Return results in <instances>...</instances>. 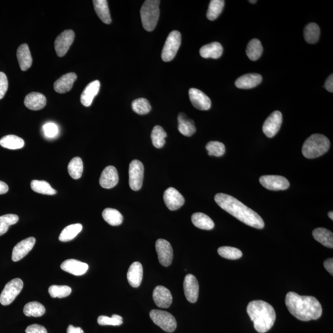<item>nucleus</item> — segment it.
<instances>
[{"label": "nucleus", "instance_id": "obj_46", "mask_svg": "<svg viewBox=\"0 0 333 333\" xmlns=\"http://www.w3.org/2000/svg\"><path fill=\"white\" fill-rule=\"evenodd\" d=\"M206 148L209 155H214L216 157H221L225 152L224 144L219 142H210L207 143Z\"/></svg>", "mask_w": 333, "mask_h": 333}, {"label": "nucleus", "instance_id": "obj_2", "mask_svg": "<svg viewBox=\"0 0 333 333\" xmlns=\"http://www.w3.org/2000/svg\"><path fill=\"white\" fill-rule=\"evenodd\" d=\"M285 303L289 312L303 322L319 319L322 315V305L313 296L289 292L286 295Z\"/></svg>", "mask_w": 333, "mask_h": 333}, {"label": "nucleus", "instance_id": "obj_3", "mask_svg": "<svg viewBox=\"0 0 333 333\" xmlns=\"http://www.w3.org/2000/svg\"><path fill=\"white\" fill-rule=\"evenodd\" d=\"M247 312L253 323L257 331L265 333L272 328L276 320L274 308L267 302L258 300L250 302Z\"/></svg>", "mask_w": 333, "mask_h": 333}, {"label": "nucleus", "instance_id": "obj_50", "mask_svg": "<svg viewBox=\"0 0 333 333\" xmlns=\"http://www.w3.org/2000/svg\"><path fill=\"white\" fill-rule=\"evenodd\" d=\"M26 333H48L47 329L44 326L33 324L27 327L26 329Z\"/></svg>", "mask_w": 333, "mask_h": 333}, {"label": "nucleus", "instance_id": "obj_5", "mask_svg": "<svg viewBox=\"0 0 333 333\" xmlns=\"http://www.w3.org/2000/svg\"><path fill=\"white\" fill-rule=\"evenodd\" d=\"M160 4L159 0H146L142 6L140 14L146 31H152L157 25L160 14Z\"/></svg>", "mask_w": 333, "mask_h": 333}, {"label": "nucleus", "instance_id": "obj_7", "mask_svg": "<svg viewBox=\"0 0 333 333\" xmlns=\"http://www.w3.org/2000/svg\"><path fill=\"white\" fill-rule=\"evenodd\" d=\"M150 318L155 325L160 326L164 331L172 332L177 328V321L172 314L160 310L150 311Z\"/></svg>", "mask_w": 333, "mask_h": 333}, {"label": "nucleus", "instance_id": "obj_28", "mask_svg": "<svg viewBox=\"0 0 333 333\" xmlns=\"http://www.w3.org/2000/svg\"><path fill=\"white\" fill-rule=\"evenodd\" d=\"M179 130L183 135L191 136L195 132V128L193 121L188 118L183 113H180L178 116Z\"/></svg>", "mask_w": 333, "mask_h": 333}, {"label": "nucleus", "instance_id": "obj_32", "mask_svg": "<svg viewBox=\"0 0 333 333\" xmlns=\"http://www.w3.org/2000/svg\"><path fill=\"white\" fill-rule=\"evenodd\" d=\"M25 145L24 140L20 137L10 135L5 136L0 140V145L5 148L9 149H19L23 148Z\"/></svg>", "mask_w": 333, "mask_h": 333}, {"label": "nucleus", "instance_id": "obj_40", "mask_svg": "<svg viewBox=\"0 0 333 333\" xmlns=\"http://www.w3.org/2000/svg\"><path fill=\"white\" fill-rule=\"evenodd\" d=\"M167 136V133L163 127L160 125L155 126L151 133L152 142L154 147L156 148H163L166 143Z\"/></svg>", "mask_w": 333, "mask_h": 333}, {"label": "nucleus", "instance_id": "obj_55", "mask_svg": "<svg viewBox=\"0 0 333 333\" xmlns=\"http://www.w3.org/2000/svg\"><path fill=\"white\" fill-rule=\"evenodd\" d=\"M328 217H329V219H331L332 220H332H333V212H332V211L329 212L328 213Z\"/></svg>", "mask_w": 333, "mask_h": 333}, {"label": "nucleus", "instance_id": "obj_30", "mask_svg": "<svg viewBox=\"0 0 333 333\" xmlns=\"http://www.w3.org/2000/svg\"><path fill=\"white\" fill-rule=\"evenodd\" d=\"M314 239L323 244L324 246L332 248L333 234L331 231L324 228H318L313 231Z\"/></svg>", "mask_w": 333, "mask_h": 333}, {"label": "nucleus", "instance_id": "obj_51", "mask_svg": "<svg viewBox=\"0 0 333 333\" xmlns=\"http://www.w3.org/2000/svg\"><path fill=\"white\" fill-rule=\"evenodd\" d=\"M324 267H325V269L328 271V272L332 276L333 275V259L332 258H330L326 259L325 262H324Z\"/></svg>", "mask_w": 333, "mask_h": 333}, {"label": "nucleus", "instance_id": "obj_14", "mask_svg": "<svg viewBox=\"0 0 333 333\" xmlns=\"http://www.w3.org/2000/svg\"><path fill=\"white\" fill-rule=\"evenodd\" d=\"M189 96L195 108L207 111L211 108V100L202 91L192 88L189 90Z\"/></svg>", "mask_w": 333, "mask_h": 333}, {"label": "nucleus", "instance_id": "obj_48", "mask_svg": "<svg viewBox=\"0 0 333 333\" xmlns=\"http://www.w3.org/2000/svg\"><path fill=\"white\" fill-rule=\"evenodd\" d=\"M43 129H44L45 135L51 139L54 138L59 132L56 124L52 123V122L45 124Z\"/></svg>", "mask_w": 333, "mask_h": 333}, {"label": "nucleus", "instance_id": "obj_19", "mask_svg": "<svg viewBox=\"0 0 333 333\" xmlns=\"http://www.w3.org/2000/svg\"><path fill=\"white\" fill-rule=\"evenodd\" d=\"M119 182V175L117 169L114 166H110L103 170L100 179V184L106 189L114 188Z\"/></svg>", "mask_w": 333, "mask_h": 333}, {"label": "nucleus", "instance_id": "obj_10", "mask_svg": "<svg viewBox=\"0 0 333 333\" xmlns=\"http://www.w3.org/2000/svg\"><path fill=\"white\" fill-rule=\"evenodd\" d=\"M283 122L282 112L274 111L268 117L263 125V132L268 138H273L279 132Z\"/></svg>", "mask_w": 333, "mask_h": 333}, {"label": "nucleus", "instance_id": "obj_9", "mask_svg": "<svg viewBox=\"0 0 333 333\" xmlns=\"http://www.w3.org/2000/svg\"><path fill=\"white\" fill-rule=\"evenodd\" d=\"M129 185L133 191H139L143 185L144 166L141 161L133 160L129 166Z\"/></svg>", "mask_w": 333, "mask_h": 333}, {"label": "nucleus", "instance_id": "obj_16", "mask_svg": "<svg viewBox=\"0 0 333 333\" xmlns=\"http://www.w3.org/2000/svg\"><path fill=\"white\" fill-rule=\"evenodd\" d=\"M183 288L186 299L191 303L197 302L199 296V283L193 275L188 274L185 278Z\"/></svg>", "mask_w": 333, "mask_h": 333}, {"label": "nucleus", "instance_id": "obj_56", "mask_svg": "<svg viewBox=\"0 0 333 333\" xmlns=\"http://www.w3.org/2000/svg\"><path fill=\"white\" fill-rule=\"evenodd\" d=\"M249 2L250 3V4H256V3L257 2L256 0H254V1H249Z\"/></svg>", "mask_w": 333, "mask_h": 333}, {"label": "nucleus", "instance_id": "obj_11", "mask_svg": "<svg viewBox=\"0 0 333 333\" xmlns=\"http://www.w3.org/2000/svg\"><path fill=\"white\" fill-rule=\"evenodd\" d=\"M259 181L264 188L271 191L285 190L290 185L288 180L279 175L262 176Z\"/></svg>", "mask_w": 333, "mask_h": 333}, {"label": "nucleus", "instance_id": "obj_17", "mask_svg": "<svg viewBox=\"0 0 333 333\" xmlns=\"http://www.w3.org/2000/svg\"><path fill=\"white\" fill-rule=\"evenodd\" d=\"M36 242L35 238L30 237L20 241L14 246L12 253V260L14 262L19 261L33 249Z\"/></svg>", "mask_w": 333, "mask_h": 333}, {"label": "nucleus", "instance_id": "obj_36", "mask_svg": "<svg viewBox=\"0 0 333 333\" xmlns=\"http://www.w3.org/2000/svg\"><path fill=\"white\" fill-rule=\"evenodd\" d=\"M103 218L111 226H119L123 222V216L117 210L112 208H106L102 213Z\"/></svg>", "mask_w": 333, "mask_h": 333}, {"label": "nucleus", "instance_id": "obj_34", "mask_svg": "<svg viewBox=\"0 0 333 333\" xmlns=\"http://www.w3.org/2000/svg\"><path fill=\"white\" fill-rule=\"evenodd\" d=\"M82 228L83 227L81 224L68 225L61 232L59 237L60 241L62 242H68V241L74 240L82 230Z\"/></svg>", "mask_w": 333, "mask_h": 333}, {"label": "nucleus", "instance_id": "obj_31", "mask_svg": "<svg viewBox=\"0 0 333 333\" xmlns=\"http://www.w3.org/2000/svg\"><path fill=\"white\" fill-rule=\"evenodd\" d=\"M94 10L103 22L110 24L112 22L111 14L108 7V2L106 0H94L93 1Z\"/></svg>", "mask_w": 333, "mask_h": 333}, {"label": "nucleus", "instance_id": "obj_12", "mask_svg": "<svg viewBox=\"0 0 333 333\" xmlns=\"http://www.w3.org/2000/svg\"><path fill=\"white\" fill-rule=\"evenodd\" d=\"M75 38V33L72 30H67L57 36L54 42V48L59 57H63L68 51Z\"/></svg>", "mask_w": 333, "mask_h": 333}, {"label": "nucleus", "instance_id": "obj_26", "mask_svg": "<svg viewBox=\"0 0 333 333\" xmlns=\"http://www.w3.org/2000/svg\"><path fill=\"white\" fill-rule=\"evenodd\" d=\"M17 57L23 71H26L32 64V57L27 44H23L17 49Z\"/></svg>", "mask_w": 333, "mask_h": 333}, {"label": "nucleus", "instance_id": "obj_29", "mask_svg": "<svg viewBox=\"0 0 333 333\" xmlns=\"http://www.w3.org/2000/svg\"><path fill=\"white\" fill-rule=\"evenodd\" d=\"M192 224L198 228L202 230H210L214 228V222L208 216L203 213H194L191 217Z\"/></svg>", "mask_w": 333, "mask_h": 333}, {"label": "nucleus", "instance_id": "obj_43", "mask_svg": "<svg viewBox=\"0 0 333 333\" xmlns=\"http://www.w3.org/2000/svg\"><path fill=\"white\" fill-rule=\"evenodd\" d=\"M19 221V217L15 214H6L0 216V237L8 230L11 225L16 224Z\"/></svg>", "mask_w": 333, "mask_h": 333}, {"label": "nucleus", "instance_id": "obj_21", "mask_svg": "<svg viewBox=\"0 0 333 333\" xmlns=\"http://www.w3.org/2000/svg\"><path fill=\"white\" fill-rule=\"evenodd\" d=\"M77 76L74 72L68 73L58 79L54 84V89L57 93H65L72 89Z\"/></svg>", "mask_w": 333, "mask_h": 333}, {"label": "nucleus", "instance_id": "obj_24", "mask_svg": "<svg viewBox=\"0 0 333 333\" xmlns=\"http://www.w3.org/2000/svg\"><path fill=\"white\" fill-rule=\"evenodd\" d=\"M24 105L32 111H38L47 105V99L44 94L37 92L30 93L25 97Z\"/></svg>", "mask_w": 333, "mask_h": 333}, {"label": "nucleus", "instance_id": "obj_1", "mask_svg": "<svg viewBox=\"0 0 333 333\" xmlns=\"http://www.w3.org/2000/svg\"><path fill=\"white\" fill-rule=\"evenodd\" d=\"M215 201L222 209L244 224L255 228H264L265 223L261 217L237 199L228 194L219 193L216 195Z\"/></svg>", "mask_w": 333, "mask_h": 333}, {"label": "nucleus", "instance_id": "obj_4", "mask_svg": "<svg viewBox=\"0 0 333 333\" xmlns=\"http://www.w3.org/2000/svg\"><path fill=\"white\" fill-rule=\"evenodd\" d=\"M330 142L326 136L321 134H314L305 140L302 152L307 159L321 156L329 150Z\"/></svg>", "mask_w": 333, "mask_h": 333}, {"label": "nucleus", "instance_id": "obj_20", "mask_svg": "<svg viewBox=\"0 0 333 333\" xmlns=\"http://www.w3.org/2000/svg\"><path fill=\"white\" fill-rule=\"evenodd\" d=\"M61 269L75 276H83L88 270V265L75 259H68L61 265Z\"/></svg>", "mask_w": 333, "mask_h": 333}, {"label": "nucleus", "instance_id": "obj_41", "mask_svg": "<svg viewBox=\"0 0 333 333\" xmlns=\"http://www.w3.org/2000/svg\"><path fill=\"white\" fill-rule=\"evenodd\" d=\"M224 5V0H212L210 1L207 13V19L210 21L216 20L222 13Z\"/></svg>", "mask_w": 333, "mask_h": 333}, {"label": "nucleus", "instance_id": "obj_54", "mask_svg": "<svg viewBox=\"0 0 333 333\" xmlns=\"http://www.w3.org/2000/svg\"><path fill=\"white\" fill-rule=\"evenodd\" d=\"M8 190L9 188L7 183L0 181V194L7 193Z\"/></svg>", "mask_w": 333, "mask_h": 333}, {"label": "nucleus", "instance_id": "obj_52", "mask_svg": "<svg viewBox=\"0 0 333 333\" xmlns=\"http://www.w3.org/2000/svg\"><path fill=\"white\" fill-rule=\"evenodd\" d=\"M325 87L330 93L333 92V75H330L326 79L325 84Z\"/></svg>", "mask_w": 333, "mask_h": 333}, {"label": "nucleus", "instance_id": "obj_18", "mask_svg": "<svg viewBox=\"0 0 333 333\" xmlns=\"http://www.w3.org/2000/svg\"><path fill=\"white\" fill-rule=\"evenodd\" d=\"M152 298L157 306L166 308L170 307L172 302V296L169 289L163 286L155 287Z\"/></svg>", "mask_w": 333, "mask_h": 333}, {"label": "nucleus", "instance_id": "obj_45", "mask_svg": "<svg viewBox=\"0 0 333 333\" xmlns=\"http://www.w3.org/2000/svg\"><path fill=\"white\" fill-rule=\"evenodd\" d=\"M49 294L53 298H64L71 295L72 289L68 286L52 285L48 289Z\"/></svg>", "mask_w": 333, "mask_h": 333}, {"label": "nucleus", "instance_id": "obj_13", "mask_svg": "<svg viewBox=\"0 0 333 333\" xmlns=\"http://www.w3.org/2000/svg\"><path fill=\"white\" fill-rule=\"evenodd\" d=\"M155 249L158 255L159 261L164 267H169L173 260V249L167 240L159 239L155 243Z\"/></svg>", "mask_w": 333, "mask_h": 333}, {"label": "nucleus", "instance_id": "obj_8", "mask_svg": "<svg viewBox=\"0 0 333 333\" xmlns=\"http://www.w3.org/2000/svg\"><path fill=\"white\" fill-rule=\"evenodd\" d=\"M24 283L20 279L12 280L6 285L0 295V303L8 305L13 302L20 294L23 288Z\"/></svg>", "mask_w": 333, "mask_h": 333}, {"label": "nucleus", "instance_id": "obj_22", "mask_svg": "<svg viewBox=\"0 0 333 333\" xmlns=\"http://www.w3.org/2000/svg\"><path fill=\"white\" fill-rule=\"evenodd\" d=\"M143 276V269L141 263L133 262L128 269L127 278L128 283L133 288H138L141 285Z\"/></svg>", "mask_w": 333, "mask_h": 333}, {"label": "nucleus", "instance_id": "obj_6", "mask_svg": "<svg viewBox=\"0 0 333 333\" xmlns=\"http://www.w3.org/2000/svg\"><path fill=\"white\" fill-rule=\"evenodd\" d=\"M181 42L182 35L179 31L173 30L169 33L162 51V59L164 62H169L175 57Z\"/></svg>", "mask_w": 333, "mask_h": 333}, {"label": "nucleus", "instance_id": "obj_47", "mask_svg": "<svg viewBox=\"0 0 333 333\" xmlns=\"http://www.w3.org/2000/svg\"><path fill=\"white\" fill-rule=\"evenodd\" d=\"M123 319L119 315H113L110 318L107 316H100L97 319V323L100 325L120 326L123 323Z\"/></svg>", "mask_w": 333, "mask_h": 333}, {"label": "nucleus", "instance_id": "obj_39", "mask_svg": "<svg viewBox=\"0 0 333 333\" xmlns=\"http://www.w3.org/2000/svg\"><path fill=\"white\" fill-rule=\"evenodd\" d=\"M31 188L33 191L37 193L45 195H54L57 193V191L51 187V186L46 181H41V180H32L30 184Z\"/></svg>", "mask_w": 333, "mask_h": 333}, {"label": "nucleus", "instance_id": "obj_33", "mask_svg": "<svg viewBox=\"0 0 333 333\" xmlns=\"http://www.w3.org/2000/svg\"><path fill=\"white\" fill-rule=\"evenodd\" d=\"M305 41L309 44H315L319 41L320 29L316 23H310L305 26L304 30Z\"/></svg>", "mask_w": 333, "mask_h": 333}, {"label": "nucleus", "instance_id": "obj_25", "mask_svg": "<svg viewBox=\"0 0 333 333\" xmlns=\"http://www.w3.org/2000/svg\"><path fill=\"white\" fill-rule=\"evenodd\" d=\"M100 85L99 81H94L91 82L85 87L81 97V102L82 105L86 107L91 105L94 97L99 93Z\"/></svg>", "mask_w": 333, "mask_h": 333}, {"label": "nucleus", "instance_id": "obj_44", "mask_svg": "<svg viewBox=\"0 0 333 333\" xmlns=\"http://www.w3.org/2000/svg\"><path fill=\"white\" fill-rule=\"evenodd\" d=\"M131 107L133 111L139 115L148 114L151 110V106L148 100L145 99H139L134 100Z\"/></svg>", "mask_w": 333, "mask_h": 333}, {"label": "nucleus", "instance_id": "obj_15", "mask_svg": "<svg viewBox=\"0 0 333 333\" xmlns=\"http://www.w3.org/2000/svg\"><path fill=\"white\" fill-rule=\"evenodd\" d=\"M164 201L167 208L176 210L185 203V198L175 188L170 187L166 189L164 194Z\"/></svg>", "mask_w": 333, "mask_h": 333}, {"label": "nucleus", "instance_id": "obj_38", "mask_svg": "<svg viewBox=\"0 0 333 333\" xmlns=\"http://www.w3.org/2000/svg\"><path fill=\"white\" fill-rule=\"evenodd\" d=\"M45 311L44 305L36 301L29 302L24 308V314L27 317H42L44 316Z\"/></svg>", "mask_w": 333, "mask_h": 333}, {"label": "nucleus", "instance_id": "obj_53", "mask_svg": "<svg viewBox=\"0 0 333 333\" xmlns=\"http://www.w3.org/2000/svg\"><path fill=\"white\" fill-rule=\"evenodd\" d=\"M67 333H84V332L80 327L69 325L68 329H67Z\"/></svg>", "mask_w": 333, "mask_h": 333}, {"label": "nucleus", "instance_id": "obj_49", "mask_svg": "<svg viewBox=\"0 0 333 333\" xmlns=\"http://www.w3.org/2000/svg\"><path fill=\"white\" fill-rule=\"evenodd\" d=\"M8 88V81L5 73L0 72V100L4 99Z\"/></svg>", "mask_w": 333, "mask_h": 333}, {"label": "nucleus", "instance_id": "obj_37", "mask_svg": "<svg viewBox=\"0 0 333 333\" xmlns=\"http://www.w3.org/2000/svg\"><path fill=\"white\" fill-rule=\"evenodd\" d=\"M68 172L73 179L81 178L83 173L84 164L81 158H73L68 165Z\"/></svg>", "mask_w": 333, "mask_h": 333}, {"label": "nucleus", "instance_id": "obj_35", "mask_svg": "<svg viewBox=\"0 0 333 333\" xmlns=\"http://www.w3.org/2000/svg\"><path fill=\"white\" fill-rule=\"evenodd\" d=\"M263 53L261 42L258 39H252L247 46L246 54L249 60L256 61L259 59Z\"/></svg>", "mask_w": 333, "mask_h": 333}, {"label": "nucleus", "instance_id": "obj_27", "mask_svg": "<svg viewBox=\"0 0 333 333\" xmlns=\"http://www.w3.org/2000/svg\"><path fill=\"white\" fill-rule=\"evenodd\" d=\"M224 49L219 42H212L211 44L204 45L200 49V53L201 57L204 58H212L218 59L221 57Z\"/></svg>", "mask_w": 333, "mask_h": 333}, {"label": "nucleus", "instance_id": "obj_23", "mask_svg": "<svg viewBox=\"0 0 333 333\" xmlns=\"http://www.w3.org/2000/svg\"><path fill=\"white\" fill-rule=\"evenodd\" d=\"M262 81L261 75L252 73L241 76L235 82V85L240 89H250L258 86L261 83Z\"/></svg>", "mask_w": 333, "mask_h": 333}, {"label": "nucleus", "instance_id": "obj_42", "mask_svg": "<svg viewBox=\"0 0 333 333\" xmlns=\"http://www.w3.org/2000/svg\"><path fill=\"white\" fill-rule=\"evenodd\" d=\"M218 253L222 258L230 260L239 259L243 256V252L236 247L222 246L218 249Z\"/></svg>", "mask_w": 333, "mask_h": 333}]
</instances>
